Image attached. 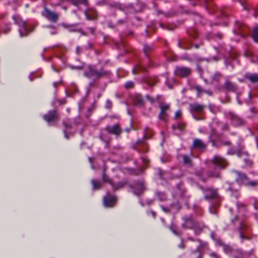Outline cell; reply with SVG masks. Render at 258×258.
<instances>
[{
  "label": "cell",
  "mask_w": 258,
  "mask_h": 258,
  "mask_svg": "<svg viewBox=\"0 0 258 258\" xmlns=\"http://www.w3.org/2000/svg\"><path fill=\"white\" fill-rule=\"evenodd\" d=\"M223 89L227 90V91L236 92V90H238V86H236V84L233 83V82H230V81H227L225 83V85L223 86Z\"/></svg>",
  "instance_id": "cell-5"
},
{
  "label": "cell",
  "mask_w": 258,
  "mask_h": 258,
  "mask_svg": "<svg viewBox=\"0 0 258 258\" xmlns=\"http://www.w3.org/2000/svg\"><path fill=\"white\" fill-rule=\"evenodd\" d=\"M134 86H135V83H134V82H133V81H128V82H126V83H124V86L126 89L133 88Z\"/></svg>",
  "instance_id": "cell-9"
},
{
  "label": "cell",
  "mask_w": 258,
  "mask_h": 258,
  "mask_svg": "<svg viewBox=\"0 0 258 258\" xmlns=\"http://www.w3.org/2000/svg\"><path fill=\"white\" fill-rule=\"evenodd\" d=\"M247 79L251 82L256 83L258 81V75L257 73H249L247 75Z\"/></svg>",
  "instance_id": "cell-7"
},
{
  "label": "cell",
  "mask_w": 258,
  "mask_h": 258,
  "mask_svg": "<svg viewBox=\"0 0 258 258\" xmlns=\"http://www.w3.org/2000/svg\"><path fill=\"white\" fill-rule=\"evenodd\" d=\"M170 108V104H164L161 107V112L159 113V116H158V118L161 121H166V111H168Z\"/></svg>",
  "instance_id": "cell-4"
},
{
  "label": "cell",
  "mask_w": 258,
  "mask_h": 258,
  "mask_svg": "<svg viewBox=\"0 0 258 258\" xmlns=\"http://www.w3.org/2000/svg\"><path fill=\"white\" fill-rule=\"evenodd\" d=\"M192 148H200V149H206L207 145H206V144L202 141V139H195L194 141H193V145H192Z\"/></svg>",
  "instance_id": "cell-3"
},
{
  "label": "cell",
  "mask_w": 258,
  "mask_h": 258,
  "mask_svg": "<svg viewBox=\"0 0 258 258\" xmlns=\"http://www.w3.org/2000/svg\"><path fill=\"white\" fill-rule=\"evenodd\" d=\"M106 130L109 133L115 135H117V136L121 135L122 132H123V130H122V128L121 127L119 123H116L115 125H113V126H108L106 128Z\"/></svg>",
  "instance_id": "cell-2"
},
{
  "label": "cell",
  "mask_w": 258,
  "mask_h": 258,
  "mask_svg": "<svg viewBox=\"0 0 258 258\" xmlns=\"http://www.w3.org/2000/svg\"><path fill=\"white\" fill-rule=\"evenodd\" d=\"M175 117H174V118H175V119H178V118H180V117H182V115H183V113H182V111L181 110H178L176 112V113H175Z\"/></svg>",
  "instance_id": "cell-10"
},
{
  "label": "cell",
  "mask_w": 258,
  "mask_h": 258,
  "mask_svg": "<svg viewBox=\"0 0 258 258\" xmlns=\"http://www.w3.org/2000/svg\"><path fill=\"white\" fill-rule=\"evenodd\" d=\"M174 75L176 77H179L180 78H185V77H189L192 73L190 68L184 66H176L174 70Z\"/></svg>",
  "instance_id": "cell-1"
},
{
  "label": "cell",
  "mask_w": 258,
  "mask_h": 258,
  "mask_svg": "<svg viewBox=\"0 0 258 258\" xmlns=\"http://www.w3.org/2000/svg\"><path fill=\"white\" fill-rule=\"evenodd\" d=\"M251 37H252L253 40L255 43H257V37H258V25H256L254 27L252 30V34H251Z\"/></svg>",
  "instance_id": "cell-6"
},
{
  "label": "cell",
  "mask_w": 258,
  "mask_h": 258,
  "mask_svg": "<svg viewBox=\"0 0 258 258\" xmlns=\"http://www.w3.org/2000/svg\"><path fill=\"white\" fill-rule=\"evenodd\" d=\"M192 110L196 112H202V111L204 110V106L202 104H195L194 105H192Z\"/></svg>",
  "instance_id": "cell-8"
}]
</instances>
